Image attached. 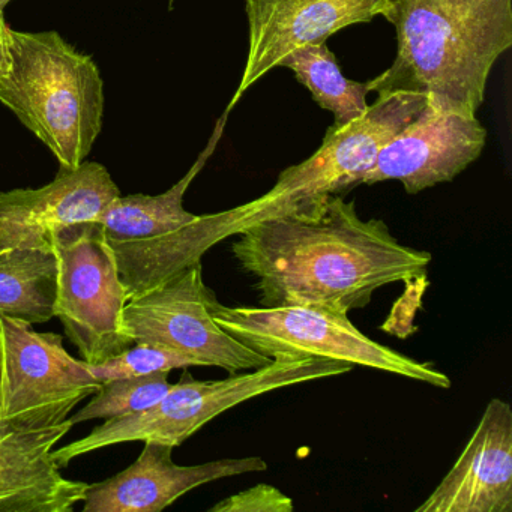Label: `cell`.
<instances>
[{
  "mask_svg": "<svg viewBox=\"0 0 512 512\" xmlns=\"http://www.w3.org/2000/svg\"><path fill=\"white\" fill-rule=\"evenodd\" d=\"M232 253L254 278L262 307L349 314L376 290L427 277L431 254L406 247L385 221L362 220L340 194L239 230Z\"/></svg>",
  "mask_w": 512,
  "mask_h": 512,
  "instance_id": "6da1fadb",
  "label": "cell"
},
{
  "mask_svg": "<svg viewBox=\"0 0 512 512\" xmlns=\"http://www.w3.org/2000/svg\"><path fill=\"white\" fill-rule=\"evenodd\" d=\"M5 8H0V77L7 73L10 65V49H8V31L10 26L5 22Z\"/></svg>",
  "mask_w": 512,
  "mask_h": 512,
  "instance_id": "7402d4cb",
  "label": "cell"
},
{
  "mask_svg": "<svg viewBox=\"0 0 512 512\" xmlns=\"http://www.w3.org/2000/svg\"><path fill=\"white\" fill-rule=\"evenodd\" d=\"M352 365L325 359L275 358L265 367L230 374L224 380H196L184 368L181 380L170 386L154 406L119 418L106 419L98 427L101 445L158 442L182 445L212 419L251 398L287 386L328 379L349 373Z\"/></svg>",
  "mask_w": 512,
  "mask_h": 512,
  "instance_id": "52a82bcc",
  "label": "cell"
},
{
  "mask_svg": "<svg viewBox=\"0 0 512 512\" xmlns=\"http://www.w3.org/2000/svg\"><path fill=\"white\" fill-rule=\"evenodd\" d=\"M52 250L58 259L56 317L83 361L101 364L133 346L124 328L127 292L100 224L61 230Z\"/></svg>",
  "mask_w": 512,
  "mask_h": 512,
  "instance_id": "ba28073f",
  "label": "cell"
},
{
  "mask_svg": "<svg viewBox=\"0 0 512 512\" xmlns=\"http://www.w3.org/2000/svg\"><path fill=\"white\" fill-rule=\"evenodd\" d=\"M11 0H0V8L7 7L8 4H10Z\"/></svg>",
  "mask_w": 512,
  "mask_h": 512,
  "instance_id": "603a6c76",
  "label": "cell"
},
{
  "mask_svg": "<svg viewBox=\"0 0 512 512\" xmlns=\"http://www.w3.org/2000/svg\"><path fill=\"white\" fill-rule=\"evenodd\" d=\"M91 373L101 383L122 377L148 376L154 373H170L178 368L202 367L196 359L175 350L149 343H134L115 358L101 364H89Z\"/></svg>",
  "mask_w": 512,
  "mask_h": 512,
  "instance_id": "ffe728a7",
  "label": "cell"
},
{
  "mask_svg": "<svg viewBox=\"0 0 512 512\" xmlns=\"http://www.w3.org/2000/svg\"><path fill=\"white\" fill-rule=\"evenodd\" d=\"M103 383L88 362L65 349L61 335L0 314V416L31 428L70 419Z\"/></svg>",
  "mask_w": 512,
  "mask_h": 512,
  "instance_id": "9c48e42d",
  "label": "cell"
},
{
  "mask_svg": "<svg viewBox=\"0 0 512 512\" xmlns=\"http://www.w3.org/2000/svg\"><path fill=\"white\" fill-rule=\"evenodd\" d=\"M0 103L50 149L61 169L85 163L103 130L104 83L91 56L58 32L8 31Z\"/></svg>",
  "mask_w": 512,
  "mask_h": 512,
  "instance_id": "3957f363",
  "label": "cell"
},
{
  "mask_svg": "<svg viewBox=\"0 0 512 512\" xmlns=\"http://www.w3.org/2000/svg\"><path fill=\"white\" fill-rule=\"evenodd\" d=\"M487 130L478 118L433 104L392 137L377 154L362 184L398 181L409 194L452 181L478 160Z\"/></svg>",
  "mask_w": 512,
  "mask_h": 512,
  "instance_id": "8fae6325",
  "label": "cell"
},
{
  "mask_svg": "<svg viewBox=\"0 0 512 512\" xmlns=\"http://www.w3.org/2000/svg\"><path fill=\"white\" fill-rule=\"evenodd\" d=\"M397 56L365 83L377 95L410 92L427 103L475 116L488 77L512 46V0H386Z\"/></svg>",
  "mask_w": 512,
  "mask_h": 512,
  "instance_id": "7a4b0ae2",
  "label": "cell"
},
{
  "mask_svg": "<svg viewBox=\"0 0 512 512\" xmlns=\"http://www.w3.org/2000/svg\"><path fill=\"white\" fill-rule=\"evenodd\" d=\"M169 373L107 380L85 407L70 416L73 425L91 419H112L142 412L154 406L169 391Z\"/></svg>",
  "mask_w": 512,
  "mask_h": 512,
  "instance_id": "d6986e66",
  "label": "cell"
},
{
  "mask_svg": "<svg viewBox=\"0 0 512 512\" xmlns=\"http://www.w3.org/2000/svg\"><path fill=\"white\" fill-rule=\"evenodd\" d=\"M173 449L166 443L145 442L139 458L127 469L106 481L89 484L82 511L160 512L209 482L268 469L260 457L181 466L173 461Z\"/></svg>",
  "mask_w": 512,
  "mask_h": 512,
  "instance_id": "5bb4252c",
  "label": "cell"
},
{
  "mask_svg": "<svg viewBox=\"0 0 512 512\" xmlns=\"http://www.w3.org/2000/svg\"><path fill=\"white\" fill-rule=\"evenodd\" d=\"M218 299L203 280L202 262L188 266L161 286L128 301L124 328L133 343L167 347L202 367L229 374L265 367L272 359L224 331L212 316Z\"/></svg>",
  "mask_w": 512,
  "mask_h": 512,
  "instance_id": "30bf717a",
  "label": "cell"
},
{
  "mask_svg": "<svg viewBox=\"0 0 512 512\" xmlns=\"http://www.w3.org/2000/svg\"><path fill=\"white\" fill-rule=\"evenodd\" d=\"M212 316L236 340L269 359H325L352 367L397 374L440 389L451 379L427 362L409 358L368 338L349 314L319 307H226L215 302Z\"/></svg>",
  "mask_w": 512,
  "mask_h": 512,
  "instance_id": "8992f818",
  "label": "cell"
},
{
  "mask_svg": "<svg viewBox=\"0 0 512 512\" xmlns=\"http://www.w3.org/2000/svg\"><path fill=\"white\" fill-rule=\"evenodd\" d=\"M58 259L53 250L0 251V314L37 325L56 317Z\"/></svg>",
  "mask_w": 512,
  "mask_h": 512,
  "instance_id": "e0dca14e",
  "label": "cell"
},
{
  "mask_svg": "<svg viewBox=\"0 0 512 512\" xmlns=\"http://www.w3.org/2000/svg\"><path fill=\"white\" fill-rule=\"evenodd\" d=\"M427 97L410 92L379 95L362 118L332 125L322 146L307 160L287 167L268 193L220 214L224 236L269 218L299 211L317 200L362 184L380 149L424 110Z\"/></svg>",
  "mask_w": 512,
  "mask_h": 512,
  "instance_id": "5b68a950",
  "label": "cell"
},
{
  "mask_svg": "<svg viewBox=\"0 0 512 512\" xmlns=\"http://www.w3.org/2000/svg\"><path fill=\"white\" fill-rule=\"evenodd\" d=\"M119 196L109 170L94 161L59 170L55 181L44 187L0 193V251L52 250L61 230L97 223Z\"/></svg>",
  "mask_w": 512,
  "mask_h": 512,
  "instance_id": "7c38bea8",
  "label": "cell"
},
{
  "mask_svg": "<svg viewBox=\"0 0 512 512\" xmlns=\"http://www.w3.org/2000/svg\"><path fill=\"white\" fill-rule=\"evenodd\" d=\"M280 67L292 70L314 101L334 115V127H344L367 112V85L347 80L325 43L299 47Z\"/></svg>",
  "mask_w": 512,
  "mask_h": 512,
  "instance_id": "ac0fdd59",
  "label": "cell"
},
{
  "mask_svg": "<svg viewBox=\"0 0 512 512\" xmlns=\"http://www.w3.org/2000/svg\"><path fill=\"white\" fill-rule=\"evenodd\" d=\"M415 512H512V410L493 398L454 466Z\"/></svg>",
  "mask_w": 512,
  "mask_h": 512,
  "instance_id": "9a60e30c",
  "label": "cell"
},
{
  "mask_svg": "<svg viewBox=\"0 0 512 512\" xmlns=\"http://www.w3.org/2000/svg\"><path fill=\"white\" fill-rule=\"evenodd\" d=\"M71 419L31 428L0 416V512H71L89 484L65 478L52 452L73 428Z\"/></svg>",
  "mask_w": 512,
  "mask_h": 512,
  "instance_id": "2e32d148",
  "label": "cell"
},
{
  "mask_svg": "<svg viewBox=\"0 0 512 512\" xmlns=\"http://www.w3.org/2000/svg\"><path fill=\"white\" fill-rule=\"evenodd\" d=\"M385 10L386 0H245L247 61L227 113L299 47L325 43L341 29L370 23Z\"/></svg>",
  "mask_w": 512,
  "mask_h": 512,
  "instance_id": "4fadbf2b",
  "label": "cell"
},
{
  "mask_svg": "<svg viewBox=\"0 0 512 512\" xmlns=\"http://www.w3.org/2000/svg\"><path fill=\"white\" fill-rule=\"evenodd\" d=\"M293 500L274 485L257 484L220 500L209 512H292Z\"/></svg>",
  "mask_w": 512,
  "mask_h": 512,
  "instance_id": "44dd1931",
  "label": "cell"
},
{
  "mask_svg": "<svg viewBox=\"0 0 512 512\" xmlns=\"http://www.w3.org/2000/svg\"><path fill=\"white\" fill-rule=\"evenodd\" d=\"M224 121L226 116L194 166L170 190L158 196L116 197L97 221L115 257L128 301L202 262L206 251L224 241L217 214L196 215L184 208L185 193L214 154Z\"/></svg>",
  "mask_w": 512,
  "mask_h": 512,
  "instance_id": "277c9868",
  "label": "cell"
}]
</instances>
